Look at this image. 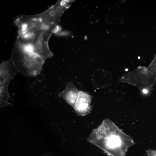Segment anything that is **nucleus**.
<instances>
[{"mask_svg":"<svg viewBox=\"0 0 156 156\" xmlns=\"http://www.w3.org/2000/svg\"><path fill=\"white\" fill-rule=\"evenodd\" d=\"M18 72L32 78L39 75L46 60L34 53L31 44L16 40L10 58Z\"/></svg>","mask_w":156,"mask_h":156,"instance_id":"obj_1","label":"nucleus"},{"mask_svg":"<svg viewBox=\"0 0 156 156\" xmlns=\"http://www.w3.org/2000/svg\"><path fill=\"white\" fill-rule=\"evenodd\" d=\"M119 81L138 87L144 94H148L151 91L155 82L150 75L147 67L142 66L123 75Z\"/></svg>","mask_w":156,"mask_h":156,"instance_id":"obj_2","label":"nucleus"},{"mask_svg":"<svg viewBox=\"0 0 156 156\" xmlns=\"http://www.w3.org/2000/svg\"><path fill=\"white\" fill-rule=\"evenodd\" d=\"M91 96L87 93L79 91V95L75 104V109L81 114L88 112L90 110Z\"/></svg>","mask_w":156,"mask_h":156,"instance_id":"obj_7","label":"nucleus"},{"mask_svg":"<svg viewBox=\"0 0 156 156\" xmlns=\"http://www.w3.org/2000/svg\"><path fill=\"white\" fill-rule=\"evenodd\" d=\"M98 71L99 73H97H97L96 77H96V82H99V84H102V87L108 85V84L107 83L108 81V76L107 75L108 73H107L106 71L104 70H98Z\"/></svg>","mask_w":156,"mask_h":156,"instance_id":"obj_8","label":"nucleus"},{"mask_svg":"<svg viewBox=\"0 0 156 156\" xmlns=\"http://www.w3.org/2000/svg\"><path fill=\"white\" fill-rule=\"evenodd\" d=\"M148 72L152 77L156 80V54L152 61L146 67Z\"/></svg>","mask_w":156,"mask_h":156,"instance_id":"obj_9","label":"nucleus"},{"mask_svg":"<svg viewBox=\"0 0 156 156\" xmlns=\"http://www.w3.org/2000/svg\"><path fill=\"white\" fill-rule=\"evenodd\" d=\"M54 28L35 31L34 37L31 44L34 52L46 59L53 55L49 48L48 42Z\"/></svg>","mask_w":156,"mask_h":156,"instance_id":"obj_5","label":"nucleus"},{"mask_svg":"<svg viewBox=\"0 0 156 156\" xmlns=\"http://www.w3.org/2000/svg\"><path fill=\"white\" fill-rule=\"evenodd\" d=\"M14 23L18 28V35L48 29L41 13L35 15H19L15 18Z\"/></svg>","mask_w":156,"mask_h":156,"instance_id":"obj_4","label":"nucleus"},{"mask_svg":"<svg viewBox=\"0 0 156 156\" xmlns=\"http://www.w3.org/2000/svg\"><path fill=\"white\" fill-rule=\"evenodd\" d=\"M107 144L109 147L114 148L120 144V140L117 136H112L108 139Z\"/></svg>","mask_w":156,"mask_h":156,"instance_id":"obj_10","label":"nucleus"},{"mask_svg":"<svg viewBox=\"0 0 156 156\" xmlns=\"http://www.w3.org/2000/svg\"><path fill=\"white\" fill-rule=\"evenodd\" d=\"M18 73L11 60L3 61L0 64V101L1 107L9 105L8 86Z\"/></svg>","mask_w":156,"mask_h":156,"instance_id":"obj_3","label":"nucleus"},{"mask_svg":"<svg viewBox=\"0 0 156 156\" xmlns=\"http://www.w3.org/2000/svg\"><path fill=\"white\" fill-rule=\"evenodd\" d=\"M79 92L78 89L71 82L67 83L65 90L59 93L58 95L70 104L73 105L77 100Z\"/></svg>","mask_w":156,"mask_h":156,"instance_id":"obj_6","label":"nucleus"}]
</instances>
